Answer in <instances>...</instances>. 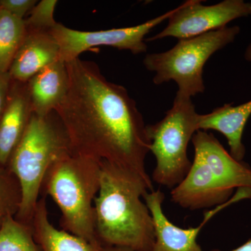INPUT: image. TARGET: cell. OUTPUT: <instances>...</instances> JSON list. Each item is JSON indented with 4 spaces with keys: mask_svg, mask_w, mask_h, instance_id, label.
<instances>
[{
    "mask_svg": "<svg viewBox=\"0 0 251 251\" xmlns=\"http://www.w3.org/2000/svg\"><path fill=\"white\" fill-rule=\"evenodd\" d=\"M245 57L251 62V44L246 52ZM251 115V100L233 106L225 104L210 113L198 117V130H217L226 137L230 149V154L236 160L242 161L246 149L242 143L243 133Z\"/></svg>",
    "mask_w": 251,
    "mask_h": 251,
    "instance_id": "5bb4252c",
    "label": "cell"
},
{
    "mask_svg": "<svg viewBox=\"0 0 251 251\" xmlns=\"http://www.w3.org/2000/svg\"><path fill=\"white\" fill-rule=\"evenodd\" d=\"M32 114L27 82L12 80L7 101L0 117V167H7Z\"/></svg>",
    "mask_w": 251,
    "mask_h": 251,
    "instance_id": "7c38bea8",
    "label": "cell"
},
{
    "mask_svg": "<svg viewBox=\"0 0 251 251\" xmlns=\"http://www.w3.org/2000/svg\"><path fill=\"white\" fill-rule=\"evenodd\" d=\"M66 65L69 91L55 112L72 152L134 173L153 188L145 168L151 142L135 100L95 63L78 57Z\"/></svg>",
    "mask_w": 251,
    "mask_h": 251,
    "instance_id": "6da1fadb",
    "label": "cell"
},
{
    "mask_svg": "<svg viewBox=\"0 0 251 251\" xmlns=\"http://www.w3.org/2000/svg\"><path fill=\"white\" fill-rule=\"evenodd\" d=\"M200 0H188L174 9L167 27L145 41L166 37L189 39L225 27L237 18L251 16V3L244 0H225L205 6Z\"/></svg>",
    "mask_w": 251,
    "mask_h": 251,
    "instance_id": "ba28073f",
    "label": "cell"
},
{
    "mask_svg": "<svg viewBox=\"0 0 251 251\" xmlns=\"http://www.w3.org/2000/svg\"><path fill=\"white\" fill-rule=\"evenodd\" d=\"M58 60L59 45L50 31L27 30L9 74L12 80L27 82L44 68Z\"/></svg>",
    "mask_w": 251,
    "mask_h": 251,
    "instance_id": "4fadbf2b",
    "label": "cell"
},
{
    "mask_svg": "<svg viewBox=\"0 0 251 251\" xmlns=\"http://www.w3.org/2000/svg\"><path fill=\"white\" fill-rule=\"evenodd\" d=\"M198 117L191 98L176 94L165 117L147 126L150 151L156 158L152 178L157 184L174 188L187 175L192 165L188 145L198 130Z\"/></svg>",
    "mask_w": 251,
    "mask_h": 251,
    "instance_id": "8992f818",
    "label": "cell"
},
{
    "mask_svg": "<svg viewBox=\"0 0 251 251\" xmlns=\"http://www.w3.org/2000/svg\"><path fill=\"white\" fill-rule=\"evenodd\" d=\"M11 81L12 79L10 76L9 72H0V117L4 111L7 101Z\"/></svg>",
    "mask_w": 251,
    "mask_h": 251,
    "instance_id": "7402d4cb",
    "label": "cell"
},
{
    "mask_svg": "<svg viewBox=\"0 0 251 251\" xmlns=\"http://www.w3.org/2000/svg\"><path fill=\"white\" fill-rule=\"evenodd\" d=\"M21 202L17 179L7 168L0 167V229L9 216L17 214Z\"/></svg>",
    "mask_w": 251,
    "mask_h": 251,
    "instance_id": "d6986e66",
    "label": "cell"
},
{
    "mask_svg": "<svg viewBox=\"0 0 251 251\" xmlns=\"http://www.w3.org/2000/svg\"><path fill=\"white\" fill-rule=\"evenodd\" d=\"M0 251H42L33 235L30 225L10 216L0 229Z\"/></svg>",
    "mask_w": 251,
    "mask_h": 251,
    "instance_id": "ac0fdd59",
    "label": "cell"
},
{
    "mask_svg": "<svg viewBox=\"0 0 251 251\" xmlns=\"http://www.w3.org/2000/svg\"><path fill=\"white\" fill-rule=\"evenodd\" d=\"M71 151L69 137L56 112L44 117L33 113L6 167L21 188L16 219L30 224L46 173L54 162Z\"/></svg>",
    "mask_w": 251,
    "mask_h": 251,
    "instance_id": "277c9868",
    "label": "cell"
},
{
    "mask_svg": "<svg viewBox=\"0 0 251 251\" xmlns=\"http://www.w3.org/2000/svg\"><path fill=\"white\" fill-rule=\"evenodd\" d=\"M249 198H251L249 190L238 188L236 194L227 202L204 213L202 224L197 227L184 229L172 224L163 213L162 204L165 199L164 193L160 190L147 192L143 199L151 213L154 227L155 244L152 251H202L198 244L197 238L204 224L226 206Z\"/></svg>",
    "mask_w": 251,
    "mask_h": 251,
    "instance_id": "9c48e42d",
    "label": "cell"
},
{
    "mask_svg": "<svg viewBox=\"0 0 251 251\" xmlns=\"http://www.w3.org/2000/svg\"><path fill=\"white\" fill-rule=\"evenodd\" d=\"M173 11L174 9L133 27L85 31L70 29L57 23L50 32L58 44L59 60L64 62L78 58L82 52L97 46H110L141 54L148 50L145 36L153 28L168 20Z\"/></svg>",
    "mask_w": 251,
    "mask_h": 251,
    "instance_id": "52a82bcc",
    "label": "cell"
},
{
    "mask_svg": "<svg viewBox=\"0 0 251 251\" xmlns=\"http://www.w3.org/2000/svg\"><path fill=\"white\" fill-rule=\"evenodd\" d=\"M29 225L34 239L42 251H101L103 248L56 228L50 221L46 196L39 199Z\"/></svg>",
    "mask_w": 251,
    "mask_h": 251,
    "instance_id": "2e32d148",
    "label": "cell"
},
{
    "mask_svg": "<svg viewBox=\"0 0 251 251\" xmlns=\"http://www.w3.org/2000/svg\"><path fill=\"white\" fill-rule=\"evenodd\" d=\"M239 32L238 26H226L202 35L181 39L166 52L147 54L144 65L155 73V85L174 81L178 87L176 94L191 98L204 92L203 68L208 59L233 42Z\"/></svg>",
    "mask_w": 251,
    "mask_h": 251,
    "instance_id": "5b68a950",
    "label": "cell"
},
{
    "mask_svg": "<svg viewBox=\"0 0 251 251\" xmlns=\"http://www.w3.org/2000/svg\"><path fill=\"white\" fill-rule=\"evenodd\" d=\"M101 251H135L128 248L120 247H103Z\"/></svg>",
    "mask_w": 251,
    "mask_h": 251,
    "instance_id": "cb8c5ba5",
    "label": "cell"
},
{
    "mask_svg": "<svg viewBox=\"0 0 251 251\" xmlns=\"http://www.w3.org/2000/svg\"><path fill=\"white\" fill-rule=\"evenodd\" d=\"M195 154L202 158L223 187L251 188V168L227 152L212 133L198 130L192 140Z\"/></svg>",
    "mask_w": 251,
    "mask_h": 251,
    "instance_id": "8fae6325",
    "label": "cell"
},
{
    "mask_svg": "<svg viewBox=\"0 0 251 251\" xmlns=\"http://www.w3.org/2000/svg\"><path fill=\"white\" fill-rule=\"evenodd\" d=\"M232 192L223 187L202 158L194 154L187 175L172 190L171 200L185 209L198 210L224 204Z\"/></svg>",
    "mask_w": 251,
    "mask_h": 251,
    "instance_id": "30bf717a",
    "label": "cell"
},
{
    "mask_svg": "<svg viewBox=\"0 0 251 251\" xmlns=\"http://www.w3.org/2000/svg\"><path fill=\"white\" fill-rule=\"evenodd\" d=\"M100 162L72 151L63 155L50 167L41 192L58 206L63 230L94 245H101L96 234L94 205L100 188Z\"/></svg>",
    "mask_w": 251,
    "mask_h": 251,
    "instance_id": "3957f363",
    "label": "cell"
},
{
    "mask_svg": "<svg viewBox=\"0 0 251 251\" xmlns=\"http://www.w3.org/2000/svg\"><path fill=\"white\" fill-rule=\"evenodd\" d=\"M33 113L44 117L55 111L69 87L66 62L58 60L44 68L27 82Z\"/></svg>",
    "mask_w": 251,
    "mask_h": 251,
    "instance_id": "9a60e30c",
    "label": "cell"
},
{
    "mask_svg": "<svg viewBox=\"0 0 251 251\" xmlns=\"http://www.w3.org/2000/svg\"><path fill=\"white\" fill-rule=\"evenodd\" d=\"M211 251H221L218 250V249H214ZM231 251H251V239L248 240L247 242L244 243L243 245L241 247L237 248V249H234V250Z\"/></svg>",
    "mask_w": 251,
    "mask_h": 251,
    "instance_id": "603a6c76",
    "label": "cell"
},
{
    "mask_svg": "<svg viewBox=\"0 0 251 251\" xmlns=\"http://www.w3.org/2000/svg\"><path fill=\"white\" fill-rule=\"evenodd\" d=\"M153 188L139 175L100 162V188L94 200L96 234L103 247L152 251V217L141 198Z\"/></svg>",
    "mask_w": 251,
    "mask_h": 251,
    "instance_id": "7a4b0ae2",
    "label": "cell"
},
{
    "mask_svg": "<svg viewBox=\"0 0 251 251\" xmlns=\"http://www.w3.org/2000/svg\"><path fill=\"white\" fill-rule=\"evenodd\" d=\"M26 34L24 19L0 9V72H9Z\"/></svg>",
    "mask_w": 251,
    "mask_h": 251,
    "instance_id": "e0dca14e",
    "label": "cell"
},
{
    "mask_svg": "<svg viewBox=\"0 0 251 251\" xmlns=\"http://www.w3.org/2000/svg\"><path fill=\"white\" fill-rule=\"evenodd\" d=\"M57 0H42L29 12V18L25 20L28 31H50L57 25L54 18Z\"/></svg>",
    "mask_w": 251,
    "mask_h": 251,
    "instance_id": "ffe728a7",
    "label": "cell"
},
{
    "mask_svg": "<svg viewBox=\"0 0 251 251\" xmlns=\"http://www.w3.org/2000/svg\"><path fill=\"white\" fill-rule=\"evenodd\" d=\"M37 2L36 0H0V9L24 19L25 16L30 12Z\"/></svg>",
    "mask_w": 251,
    "mask_h": 251,
    "instance_id": "44dd1931",
    "label": "cell"
}]
</instances>
